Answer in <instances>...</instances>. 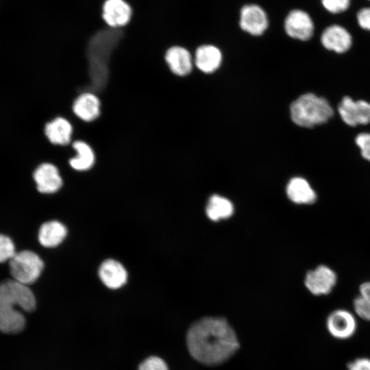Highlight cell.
<instances>
[{
  "label": "cell",
  "mask_w": 370,
  "mask_h": 370,
  "mask_svg": "<svg viewBox=\"0 0 370 370\" xmlns=\"http://www.w3.org/2000/svg\"><path fill=\"white\" fill-rule=\"evenodd\" d=\"M326 328L334 338L346 340L352 337L357 330L355 316L346 309H336L326 319Z\"/></svg>",
  "instance_id": "obj_6"
},
{
  "label": "cell",
  "mask_w": 370,
  "mask_h": 370,
  "mask_svg": "<svg viewBox=\"0 0 370 370\" xmlns=\"http://www.w3.org/2000/svg\"><path fill=\"white\" fill-rule=\"evenodd\" d=\"M290 114L295 124L309 128L328 121L334 114V110L325 98L308 92L293 101Z\"/></svg>",
  "instance_id": "obj_2"
},
{
  "label": "cell",
  "mask_w": 370,
  "mask_h": 370,
  "mask_svg": "<svg viewBox=\"0 0 370 370\" xmlns=\"http://www.w3.org/2000/svg\"><path fill=\"white\" fill-rule=\"evenodd\" d=\"M206 212L210 220L216 221L230 217L234 212V206L229 199L213 195L208 200Z\"/></svg>",
  "instance_id": "obj_22"
},
{
  "label": "cell",
  "mask_w": 370,
  "mask_h": 370,
  "mask_svg": "<svg viewBox=\"0 0 370 370\" xmlns=\"http://www.w3.org/2000/svg\"><path fill=\"white\" fill-rule=\"evenodd\" d=\"M14 306L15 304L0 295V330L5 334H17L25 326L23 314Z\"/></svg>",
  "instance_id": "obj_11"
},
{
  "label": "cell",
  "mask_w": 370,
  "mask_h": 370,
  "mask_svg": "<svg viewBox=\"0 0 370 370\" xmlns=\"http://www.w3.org/2000/svg\"><path fill=\"white\" fill-rule=\"evenodd\" d=\"M32 177L36 189L41 193H54L63 184L59 168L49 162H44L36 166L33 171Z\"/></svg>",
  "instance_id": "obj_7"
},
{
  "label": "cell",
  "mask_w": 370,
  "mask_h": 370,
  "mask_svg": "<svg viewBox=\"0 0 370 370\" xmlns=\"http://www.w3.org/2000/svg\"><path fill=\"white\" fill-rule=\"evenodd\" d=\"M0 295L8 298L24 311L32 312L36 308V298L32 290L27 285L14 280H5L1 284Z\"/></svg>",
  "instance_id": "obj_8"
},
{
  "label": "cell",
  "mask_w": 370,
  "mask_h": 370,
  "mask_svg": "<svg viewBox=\"0 0 370 370\" xmlns=\"http://www.w3.org/2000/svg\"><path fill=\"white\" fill-rule=\"evenodd\" d=\"M9 266L13 280L28 286L39 278L44 263L36 253L24 250L15 254L10 260Z\"/></svg>",
  "instance_id": "obj_3"
},
{
  "label": "cell",
  "mask_w": 370,
  "mask_h": 370,
  "mask_svg": "<svg viewBox=\"0 0 370 370\" xmlns=\"http://www.w3.org/2000/svg\"><path fill=\"white\" fill-rule=\"evenodd\" d=\"M164 58L167 65L174 74L184 76L190 73L193 60L186 49L173 46L166 51Z\"/></svg>",
  "instance_id": "obj_19"
},
{
  "label": "cell",
  "mask_w": 370,
  "mask_h": 370,
  "mask_svg": "<svg viewBox=\"0 0 370 370\" xmlns=\"http://www.w3.org/2000/svg\"><path fill=\"white\" fill-rule=\"evenodd\" d=\"M337 110L343 121L349 126L370 123V103L367 101H355L349 96H345L339 102Z\"/></svg>",
  "instance_id": "obj_5"
},
{
  "label": "cell",
  "mask_w": 370,
  "mask_h": 370,
  "mask_svg": "<svg viewBox=\"0 0 370 370\" xmlns=\"http://www.w3.org/2000/svg\"><path fill=\"white\" fill-rule=\"evenodd\" d=\"M101 100L90 92L79 95L72 104V112L76 117L86 123L96 121L101 115Z\"/></svg>",
  "instance_id": "obj_12"
},
{
  "label": "cell",
  "mask_w": 370,
  "mask_h": 370,
  "mask_svg": "<svg viewBox=\"0 0 370 370\" xmlns=\"http://www.w3.org/2000/svg\"><path fill=\"white\" fill-rule=\"evenodd\" d=\"M16 254L14 245L10 237L1 234L0 237V260L4 262L10 260Z\"/></svg>",
  "instance_id": "obj_23"
},
{
  "label": "cell",
  "mask_w": 370,
  "mask_h": 370,
  "mask_svg": "<svg viewBox=\"0 0 370 370\" xmlns=\"http://www.w3.org/2000/svg\"><path fill=\"white\" fill-rule=\"evenodd\" d=\"M348 370H370V358H358L347 364Z\"/></svg>",
  "instance_id": "obj_29"
},
{
  "label": "cell",
  "mask_w": 370,
  "mask_h": 370,
  "mask_svg": "<svg viewBox=\"0 0 370 370\" xmlns=\"http://www.w3.org/2000/svg\"><path fill=\"white\" fill-rule=\"evenodd\" d=\"M186 343L190 355L207 365L223 363L239 347L234 330L219 317H205L195 322L188 331Z\"/></svg>",
  "instance_id": "obj_1"
},
{
  "label": "cell",
  "mask_w": 370,
  "mask_h": 370,
  "mask_svg": "<svg viewBox=\"0 0 370 370\" xmlns=\"http://www.w3.org/2000/svg\"><path fill=\"white\" fill-rule=\"evenodd\" d=\"M99 276L103 284L111 289L122 287L127 279V273L124 267L113 259L106 260L101 264Z\"/></svg>",
  "instance_id": "obj_18"
},
{
  "label": "cell",
  "mask_w": 370,
  "mask_h": 370,
  "mask_svg": "<svg viewBox=\"0 0 370 370\" xmlns=\"http://www.w3.org/2000/svg\"><path fill=\"white\" fill-rule=\"evenodd\" d=\"M322 45L330 51L338 53L348 51L352 44L350 33L339 25H332L326 27L321 35Z\"/></svg>",
  "instance_id": "obj_15"
},
{
  "label": "cell",
  "mask_w": 370,
  "mask_h": 370,
  "mask_svg": "<svg viewBox=\"0 0 370 370\" xmlns=\"http://www.w3.org/2000/svg\"><path fill=\"white\" fill-rule=\"evenodd\" d=\"M73 127L67 119L57 116L46 123L44 134L53 145L66 147L73 141Z\"/></svg>",
  "instance_id": "obj_13"
},
{
  "label": "cell",
  "mask_w": 370,
  "mask_h": 370,
  "mask_svg": "<svg viewBox=\"0 0 370 370\" xmlns=\"http://www.w3.org/2000/svg\"><path fill=\"white\" fill-rule=\"evenodd\" d=\"M284 29L291 38L308 40L314 33V23L310 15L301 10L291 11L284 21Z\"/></svg>",
  "instance_id": "obj_9"
},
{
  "label": "cell",
  "mask_w": 370,
  "mask_h": 370,
  "mask_svg": "<svg viewBox=\"0 0 370 370\" xmlns=\"http://www.w3.org/2000/svg\"><path fill=\"white\" fill-rule=\"evenodd\" d=\"M71 145L75 152V155L68 160L71 169L80 173L92 169L96 161L92 147L82 140H73Z\"/></svg>",
  "instance_id": "obj_17"
},
{
  "label": "cell",
  "mask_w": 370,
  "mask_h": 370,
  "mask_svg": "<svg viewBox=\"0 0 370 370\" xmlns=\"http://www.w3.org/2000/svg\"><path fill=\"white\" fill-rule=\"evenodd\" d=\"M286 193L291 201L297 205H312L317 200V194L304 177L295 176L289 180Z\"/></svg>",
  "instance_id": "obj_14"
},
{
  "label": "cell",
  "mask_w": 370,
  "mask_h": 370,
  "mask_svg": "<svg viewBox=\"0 0 370 370\" xmlns=\"http://www.w3.org/2000/svg\"><path fill=\"white\" fill-rule=\"evenodd\" d=\"M304 283L306 289L314 296L330 294L337 283V275L330 267L319 264L308 271Z\"/></svg>",
  "instance_id": "obj_4"
},
{
  "label": "cell",
  "mask_w": 370,
  "mask_h": 370,
  "mask_svg": "<svg viewBox=\"0 0 370 370\" xmlns=\"http://www.w3.org/2000/svg\"><path fill=\"white\" fill-rule=\"evenodd\" d=\"M357 21L360 27L370 31V8L360 9L357 13Z\"/></svg>",
  "instance_id": "obj_28"
},
{
  "label": "cell",
  "mask_w": 370,
  "mask_h": 370,
  "mask_svg": "<svg viewBox=\"0 0 370 370\" xmlns=\"http://www.w3.org/2000/svg\"><path fill=\"white\" fill-rule=\"evenodd\" d=\"M356 145L360 148L362 157L370 162V133L362 132L355 138Z\"/></svg>",
  "instance_id": "obj_25"
},
{
  "label": "cell",
  "mask_w": 370,
  "mask_h": 370,
  "mask_svg": "<svg viewBox=\"0 0 370 370\" xmlns=\"http://www.w3.org/2000/svg\"><path fill=\"white\" fill-rule=\"evenodd\" d=\"M132 9L124 0H106L103 5L102 17L109 27L121 28L130 21Z\"/></svg>",
  "instance_id": "obj_16"
},
{
  "label": "cell",
  "mask_w": 370,
  "mask_h": 370,
  "mask_svg": "<svg viewBox=\"0 0 370 370\" xmlns=\"http://www.w3.org/2000/svg\"><path fill=\"white\" fill-rule=\"evenodd\" d=\"M222 54L219 48L210 45L199 47L195 54V64L205 73L214 72L221 65Z\"/></svg>",
  "instance_id": "obj_20"
},
{
  "label": "cell",
  "mask_w": 370,
  "mask_h": 370,
  "mask_svg": "<svg viewBox=\"0 0 370 370\" xmlns=\"http://www.w3.org/2000/svg\"><path fill=\"white\" fill-rule=\"evenodd\" d=\"M321 3L328 12L338 14L345 11L349 8L350 0H321Z\"/></svg>",
  "instance_id": "obj_27"
},
{
  "label": "cell",
  "mask_w": 370,
  "mask_h": 370,
  "mask_svg": "<svg viewBox=\"0 0 370 370\" xmlns=\"http://www.w3.org/2000/svg\"><path fill=\"white\" fill-rule=\"evenodd\" d=\"M353 308L355 314L361 319L370 321V302L360 295L353 300Z\"/></svg>",
  "instance_id": "obj_24"
},
{
  "label": "cell",
  "mask_w": 370,
  "mask_h": 370,
  "mask_svg": "<svg viewBox=\"0 0 370 370\" xmlns=\"http://www.w3.org/2000/svg\"><path fill=\"white\" fill-rule=\"evenodd\" d=\"M138 370H168V367L162 358L151 356L140 364Z\"/></svg>",
  "instance_id": "obj_26"
},
{
  "label": "cell",
  "mask_w": 370,
  "mask_h": 370,
  "mask_svg": "<svg viewBox=\"0 0 370 370\" xmlns=\"http://www.w3.org/2000/svg\"><path fill=\"white\" fill-rule=\"evenodd\" d=\"M359 295L370 302V281L362 282L359 286Z\"/></svg>",
  "instance_id": "obj_30"
},
{
  "label": "cell",
  "mask_w": 370,
  "mask_h": 370,
  "mask_svg": "<svg viewBox=\"0 0 370 370\" xmlns=\"http://www.w3.org/2000/svg\"><path fill=\"white\" fill-rule=\"evenodd\" d=\"M66 228L58 221L44 223L38 231V241L45 247H54L60 245L66 236Z\"/></svg>",
  "instance_id": "obj_21"
},
{
  "label": "cell",
  "mask_w": 370,
  "mask_h": 370,
  "mask_svg": "<svg viewBox=\"0 0 370 370\" xmlns=\"http://www.w3.org/2000/svg\"><path fill=\"white\" fill-rule=\"evenodd\" d=\"M239 25L245 32L254 36H260L267 29L269 21L262 8L250 4L242 8Z\"/></svg>",
  "instance_id": "obj_10"
}]
</instances>
